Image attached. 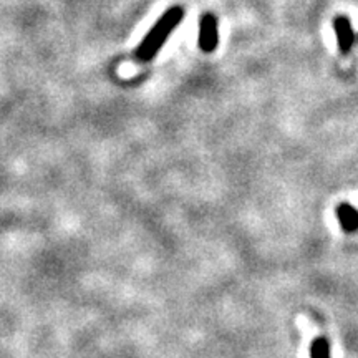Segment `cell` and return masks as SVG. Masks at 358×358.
I'll return each mask as SVG.
<instances>
[{
  "label": "cell",
  "instance_id": "1",
  "mask_svg": "<svg viewBox=\"0 0 358 358\" xmlns=\"http://www.w3.org/2000/svg\"><path fill=\"white\" fill-rule=\"evenodd\" d=\"M182 17H185V10L181 7H171L164 12V15L156 22L153 29L146 34V37L141 40V43L138 45L134 57L138 62H150L156 57V53L161 50L169 35L178 29V25L181 24Z\"/></svg>",
  "mask_w": 358,
  "mask_h": 358
},
{
  "label": "cell",
  "instance_id": "2",
  "mask_svg": "<svg viewBox=\"0 0 358 358\" xmlns=\"http://www.w3.org/2000/svg\"><path fill=\"white\" fill-rule=\"evenodd\" d=\"M219 43L217 19L213 13H204L199 20V48L204 53H213Z\"/></svg>",
  "mask_w": 358,
  "mask_h": 358
},
{
  "label": "cell",
  "instance_id": "3",
  "mask_svg": "<svg viewBox=\"0 0 358 358\" xmlns=\"http://www.w3.org/2000/svg\"><path fill=\"white\" fill-rule=\"evenodd\" d=\"M334 29H335V34H337L340 52L348 53V52L352 50L353 42H355V34H353L350 20H348L345 15L335 17Z\"/></svg>",
  "mask_w": 358,
  "mask_h": 358
},
{
  "label": "cell",
  "instance_id": "4",
  "mask_svg": "<svg viewBox=\"0 0 358 358\" xmlns=\"http://www.w3.org/2000/svg\"><path fill=\"white\" fill-rule=\"evenodd\" d=\"M338 219L342 222L343 229L353 231L358 227V214L352 206H340L338 208Z\"/></svg>",
  "mask_w": 358,
  "mask_h": 358
},
{
  "label": "cell",
  "instance_id": "5",
  "mask_svg": "<svg viewBox=\"0 0 358 358\" xmlns=\"http://www.w3.org/2000/svg\"><path fill=\"white\" fill-rule=\"evenodd\" d=\"M312 358H329V345L325 340H315L312 347Z\"/></svg>",
  "mask_w": 358,
  "mask_h": 358
},
{
  "label": "cell",
  "instance_id": "6",
  "mask_svg": "<svg viewBox=\"0 0 358 358\" xmlns=\"http://www.w3.org/2000/svg\"><path fill=\"white\" fill-rule=\"evenodd\" d=\"M357 40H358V38H357Z\"/></svg>",
  "mask_w": 358,
  "mask_h": 358
}]
</instances>
